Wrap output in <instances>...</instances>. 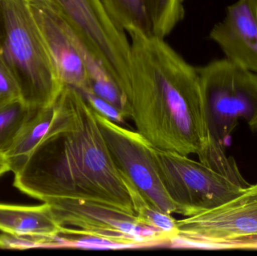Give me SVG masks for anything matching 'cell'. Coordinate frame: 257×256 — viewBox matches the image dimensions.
Here are the masks:
<instances>
[{
	"mask_svg": "<svg viewBox=\"0 0 257 256\" xmlns=\"http://www.w3.org/2000/svg\"><path fill=\"white\" fill-rule=\"evenodd\" d=\"M130 79L125 99L136 130L156 148L208 162L221 148L211 135L196 68L165 39L130 32Z\"/></svg>",
	"mask_w": 257,
	"mask_h": 256,
	"instance_id": "6da1fadb",
	"label": "cell"
},
{
	"mask_svg": "<svg viewBox=\"0 0 257 256\" xmlns=\"http://www.w3.org/2000/svg\"><path fill=\"white\" fill-rule=\"evenodd\" d=\"M65 87L72 107L70 123L36 148L15 174L14 185L44 203L78 198L135 214L94 110L79 91Z\"/></svg>",
	"mask_w": 257,
	"mask_h": 256,
	"instance_id": "7a4b0ae2",
	"label": "cell"
},
{
	"mask_svg": "<svg viewBox=\"0 0 257 256\" xmlns=\"http://www.w3.org/2000/svg\"><path fill=\"white\" fill-rule=\"evenodd\" d=\"M0 59L24 103L40 108L56 102L63 85L27 0H0Z\"/></svg>",
	"mask_w": 257,
	"mask_h": 256,
	"instance_id": "3957f363",
	"label": "cell"
},
{
	"mask_svg": "<svg viewBox=\"0 0 257 256\" xmlns=\"http://www.w3.org/2000/svg\"><path fill=\"white\" fill-rule=\"evenodd\" d=\"M151 153L172 199L190 216L217 207L244 192L250 183L225 152L208 162L156 148Z\"/></svg>",
	"mask_w": 257,
	"mask_h": 256,
	"instance_id": "277c9868",
	"label": "cell"
},
{
	"mask_svg": "<svg viewBox=\"0 0 257 256\" xmlns=\"http://www.w3.org/2000/svg\"><path fill=\"white\" fill-rule=\"evenodd\" d=\"M257 240V183L229 201L177 220L168 246L189 249H246Z\"/></svg>",
	"mask_w": 257,
	"mask_h": 256,
	"instance_id": "5b68a950",
	"label": "cell"
},
{
	"mask_svg": "<svg viewBox=\"0 0 257 256\" xmlns=\"http://www.w3.org/2000/svg\"><path fill=\"white\" fill-rule=\"evenodd\" d=\"M206 103L211 135L223 145L238 125L257 130V74L227 59L196 68Z\"/></svg>",
	"mask_w": 257,
	"mask_h": 256,
	"instance_id": "8992f818",
	"label": "cell"
},
{
	"mask_svg": "<svg viewBox=\"0 0 257 256\" xmlns=\"http://www.w3.org/2000/svg\"><path fill=\"white\" fill-rule=\"evenodd\" d=\"M60 225L62 234L91 236L109 240L122 249L168 245L169 237L141 223L137 216L100 203L78 198H60L48 202Z\"/></svg>",
	"mask_w": 257,
	"mask_h": 256,
	"instance_id": "52a82bcc",
	"label": "cell"
},
{
	"mask_svg": "<svg viewBox=\"0 0 257 256\" xmlns=\"http://www.w3.org/2000/svg\"><path fill=\"white\" fill-rule=\"evenodd\" d=\"M84 46L99 60L122 93L130 79V42L101 0H54Z\"/></svg>",
	"mask_w": 257,
	"mask_h": 256,
	"instance_id": "ba28073f",
	"label": "cell"
},
{
	"mask_svg": "<svg viewBox=\"0 0 257 256\" xmlns=\"http://www.w3.org/2000/svg\"><path fill=\"white\" fill-rule=\"evenodd\" d=\"M96 119L114 162L147 201L169 214L182 215L166 191L154 162L151 143L131 130L96 112Z\"/></svg>",
	"mask_w": 257,
	"mask_h": 256,
	"instance_id": "9c48e42d",
	"label": "cell"
},
{
	"mask_svg": "<svg viewBox=\"0 0 257 256\" xmlns=\"http://www.w3.org/2000/svg\"><path fill=\"white\" fill-rule=\"evenodd\" d=\"M50 57L63 86L91 93L78 36L54 0L29 2Z\"/></svg>",
	"mask_w": 257,
	"mask_h": 256,
	"instance_id": "30bf717a",
	"label": "cell"
},
{
	"mask_svg": "<svg viewBox=\"0 0 257 256\" xmlns=\"http://www.w3.org/2000/svg\"><path fill=\"white\" fill-rule=\"evenodd\" d=\"M210 39L227 60L257 74V0H238L228 6L226 17L213 27Z\"/></svg>",
	"mask_w": 257,
	"mask_h": 256,
	"instance_id": "8fae6325",
	"label": "cell"
},
{
	"mask_svg": "<svg viewBox=\"0 0 257 256\" xmlns=\"http://www.w3.org/2000/svg\"><path fill=\"white\" fill-rule=\"evenodd\" d=\"M72 120V107L67 89L53 105L38 108L24 125L13 146L6 153L10 171L19 172L38 147L53 134L66 128Z\"/></svg>",
	"mask_w": 257,
	"mask_h": 256,
	"instance_id": "7c38bea8",
	"label": "cell"
},
{
	"mask_svg": "<svg viewBox=\"0 0 257 256\" xmlns=\"http://www.w3.org/2000/svg\"><path fill=\"white\" fill-rule=\"evenodd\" d=\"M48 203L38 206L0 204V231L14 235L54 237L64 230Z\"/></svg>",
	"mask_w": 257,
	"mask_h": 256,
	"instance_id": "4fadbf2b",
	"label": "cell"
},
{
	"mask_svg": "<svg viewBox=\"0 0 257 256\" xmlns=\"http://www.w3.org/2000/svg\"><path fill=\"white\" fill-rule=\"evenodd\" d=\"M114 24L130 33L134 30L153 34L147 0H101Z\"/></svg>",
	"mask_w": 257,
	"mask_h": 256,
	"instance_id": "5bb4252c",
	"label": "cell"
},
{
	"mask_svg": "<svg viewBox=\"0 0 257 256\" xmlns=\"http://www.w3.org/2000/svg\"><path fill=\"white\" fill-rule=\"evenodd\" d=\"M120 173L131 198L135 214L141 223L158 230L169 239L175 235L177 231V219L172 214L165 213L150 204L128 177L121 171Z\"/></svg>",
	"mask_w": 257,
	"mask_h": 256,
	"instance_id": "9a60e30c",
	"label": "cell"
},
{
	"mask_svg": "<svg viewBox=\"0 0 257 256\" xmlns=\"http://www.w3.org/2000/svg\"><path fill=\"white\" fill-rule=\"evenodd\" d=\"M36 109L21 99L0 108V154L6 156Z\"/></svg>",
	"mask_w": 257,
	"mask_h": 256,
	"instance_id": "2e32d148",
	"label": "cell"
},
{
	"mask_svg": "<svg viewBox=\"0 0 257 256\" xmlns=\"http://www.w3.org/2000/svg\"><path fill=\"white\" fill-rule=\"evenodd\" d=\"M147 9L153 34L161 38L169 36L185 15L182 0H147Z\"/></svg>",
	"mask_w": 257,
	"mask_h": 256,
	"instance_id": "e0dca14e",
	"label": "cell"
},
{
	"mask_svg": "<svg viewBox=\"0 0 257 256\" xmlns=\"http://www.w3.org/2000/svg\"><path fill=\"white\" fill-rule=\"evenodd\" d=\"M54 237L14 235L3 233L0 234V249L23 250L32 248H51Z\"/></svg>",
	"mask_w": 257,
	"mask_h": 256,
	"instance_id": "ac0fdd59",
	"label": "cell"
},
{
	"mask_svg": "<svg viewBox=\"0 0 257 256\" xmlns=\"http://www.w3.org/2000/svg\"><path fill=\"white\" fill-rule=\"evenodd\" d=\"M19 99L21 96L18 84L0 59V108Z\"/></svg>",
	"mask_w": 257,
	"mask_h": 256,
	"instance_id": "d6986e66",
	"label": "cell"
},
{
	"mask_svg": "<svg viewBox=\"0 0 257 256\" xmlns=\"http://www.w3.org/2000/svg\"><path fill=\"white\" fill-rule=\"evenodd\" d=\"M83 96L94 111L102 114L106 118L122 126H123V124L126 123V120H128L126 116L118 108H116L112 104L109 103L107 101L98 97L96 95L93 93H87Z\"/></svg>",
	"mask_w": 257,
	"mask_h": 256,
	"instance_id": "ffe728a7",
	"label": "cell"
},
{
	"mask_svg": "<svg viewBox=\"0 0 257 256\" xmlns=\"http://www.w3.org/2000/svg\"><path fill=\"white\" fill-rule=\"evenodd\" d=\"M9 171H10V168L7 159L4 155L0 154V177Z\"/></svg>",
	"mask_w": 257,
	"mask_h": 256,
	"instance_id": "44dd1931",
	"label": "cell"
},
{
	"mask_svg": "<svg viewBox=\"0 0 257 256\" xmlns=\"http://www.w3.org/2000/svg\"><path fill=\"white\" fill-rule=\"evenodd\" d=\"M27 1L31 2V1H35V0H27Z\"/></svg>",
	"mask_w": 257,
	"mask_h": 256,
	"instance_id": "7402d4cb",
	"label": "cell"
},
{
	"mask_svg": "<svg viewBox=\"0 0 257 256\" xmlns=\"http://www.w3.org/2000/svg\"><path fill=\"white\" fill-rule=\"evenodd\" d=\"M183 2H184V0H182Z\"/></svg>",
	"mask_w": 257,
	"mask_h": 256,
	"instance_id": "603a6c76",
	"label": "cell"
}]
</instances>
